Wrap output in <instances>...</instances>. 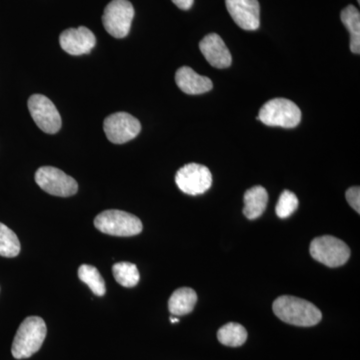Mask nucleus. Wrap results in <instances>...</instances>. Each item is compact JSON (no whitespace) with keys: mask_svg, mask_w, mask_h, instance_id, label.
Masks as SVG:
<instances>
[{"mask_svg":"<svg viewBox=\"0 0 360 360\" xmlns=\"http://www.w3.org/2000/svg\"><path fill=\"white\" fill-rule=\"evenodd\" d=\"M198 302V295L191 288H179L168 300V309L174 316L191 314Z\"/></svg>","mask_w":360,"mask_h":360,"instance_id":"16","label":"nucleus"},{"mask_svg":"<svg viewBox=\"0 0 360 360\" xmlns=\"http://www.w3.org/2000/svg\"><path fill=\"white\" fill-rule=\"evenodd\" d=\"M61 49L70 56H82L89 53L96 44V37L91 30L84 26L70 28L61 33L59 37Z\"/></svg>","mask_w":360,"mask_h":360,"instance_id":"12","label":"nucleus"},{"mask_svg":"<svg viewBox=\"0 0 360 360\" xmlns=\"http://www.w3.org/2000/svg\"><path fill=\"white\" fill-rule=\"evenodd\" d=\"M257 120L269 127L293 129L302 122V111L290 99L274 98L260 108Z\"/></svg>","mask_w":360,"mask_h":360,"instance_id":"3","label":"nucleus"},{"mask_svg":"<svg viewBox=\"0 0 360 360\" xmlns=\"http://www.w3.org/2000/svg\"><path fill=\"white\" fill-rule=\"evenodd\" d=\"M46 333V324L41 317L30 316L25 319L18 329L11 347L14 359H30L37 354L42 347Z\"/></svg>","mask_w":360,"mask_h":360,"instance_id":"2","label":"nucleus"},{"mask_svg":"<svg viewBox=\"0 0 360 360\" xmlns=\"http://www.w3.org/2000/svg\"><path fill=\"white\" fill-rule=\"evenodd\" d=\"M357 2H359H359H360V0H357Z\"/></svg>","mask_w":360,"mask_h":360,"instance_id":"26","label":"nucleus"},{"mask_svg":"<svg viewBox=\"0 0 360 360\" xmlns=\"http://www.w3.org/2000/svg\"><path fill=\"white\" fill-rule=\"evenodd\" d=\"M35 181L45 193L59 198L75 195L78 191L77 180L53 167H42L35 174Z\"/></svg>","mask_w":360,"mask_h":360,"instance_id":"7","label":"nucleus"},{"mask_svg":"<svg viewBox=\"0 0 360 360\" xmlns=\"http://www.w3.org/2000/svg\"><path fill=\"white\" fill-rule=\"evenodd\" d=\"M200 49L206 60L213 68L224 70L231 66V51L227 49L224 39L217 33H210L203 37L200 44Z\"/></svg>","mask_w":360,"mask_h":360,"instance_id":"13","label":"nucleus"},{"mask_svg":"<svg viewBox=\"0 0 360 360\" xmlns=\"http://www.w3.org/2000/svg\"><path fill=\"white\" fill-rule=\"evenodd\" d=\"M134 18V6L129 0H112L104 9L103 23L113 37L124 39L130 32Z\"/></svg>","mask_w":360,"mask_h":360,"instance_id":"6","label":"nucleus"},{"mask_svg":"<svg viewBox=\"0 0 360 360\" xmlns=\"http://www.w3.org/2000/svg\"><path fill=\"white\" fill-rule=\"evenodd\" d=\"M272 309L281 321L291 326L309 328L319 324L322 319L321 310L314 304L295 296H279Z\"/></svg>","mask_w":360,"mask_h":360,"instance_id":"1","label":"nucleus"},{"mask_svg":"<svg viewBox=\"0 0 360 360\" xmlns=\"http://www.w3.org/2000/svg\"><path fill=\"white\" fill-rule=\"evenodd\" d=\"M234 22L243 30L252 32L259 28L260 6L258 0H225Z\"/></svg>","mask_w":360,"mask_h":360,"instance_id":"11","label":"nucleus"},{"mask_svg":"<svg viewBox=\"0 0 360 360\" xmlns=\"http://www.w3.org/2000/svg\"><path fill=\"white\" fill-rule=\"evenodd\" d=\"M310 255L316 262L328 267L345 264L350 257L347 243L331 236H321L310 243Z\"/></svg>","mask_w":360,"mask_h":360,"instance_id":"5","label":"nucleus"},{"mask_svg":"<svg viewBox=\"0 0 360 360\" xmlns=\"http://www.w3.org/2000/svg\"><path fill=\"white\" fill-rule=\"evenodd\" d=\"M175 82L180 90L191 96L205 94L210 91L213 87L210 78L198 75L188 66H182L176 71Z\"/></svg>","mask_w":360,"mask_h":360,"instance_id":"14","label":"nucleus"},{"mask_svg":"<svg viewBox=\"0 0 360 360\" xmlns=\"http://www.w3.org/2000/svg\"><path fill=\"white\" fill-rule=\"evenodd\" d=\"M103 129L108 141L115 144L127 143L135 139L141 130L137 118L127 112L113 113L105 118Z\"/></svg>","mask_w":360,"mask_h":360,"instance_id":"10","label":"nucleus"},{"mask_svg":"<svg viewBox=\"0 0 360 360\" xmlns=\"http://www.w3.org/2000/svg\"><path fill=\"white\" fill-rule=\"evenodd\" d=\"M298 207V198L290 191H284L279 196L276 212L279 219H288Z\"/></svg>","mask_w":360,"mask_h":360,"instance_id":"22","label":"nucleus"},{"mask_svg":"<svg viewBox=\"0 0 360 360\" xmlns=\"http://www.w3.org/2000/svg\"><path fill=\"white\" fill-rule=\"evenodd\" d=\"M78 277L86 284L90 290L97 296H103L106 292L105 283L101 272L92 265L82 264L78 269Z\"/></svg>","mask_w":360,"mask_h":360,"instance_id":"19","label":"nucleus"},{"mask_svg":"<svg viewBox=\"0 0 360 360\" xmlns=\"http://www.w3.org/2000/svg\"><path fill=\"white\" fill-rule=\"evenodd\" d=\"M217 338L225 347H238L248 340V331L241 324L229 322L219 328Z\"/></svg>","mask_w":360,"mask_h":360,"instance_id":"18","label":"nucleus"},{"mask_svg":"<svg viewBox=\"0 0 360 360\" xmlns=\"http://www.w3.org/2000/svg\"><path fill=\"white\" fill-rule=\"evenodd\" d=\"M18 236L6 224L0 222V257H15L20 252Z\"/></svg>","mask_w":360,"mask_h":360,"instance_id":"21","label":"nucleus"},{"mask_svg":"<svg viewBox=\"0 0 360 360\" xmlns=\"http://www.w3.org/2000/svg\"><path fill=\"white\" fill-rule=\"evenodd\" d=\"M172 2L182 11H188L193 6L194 0H172Z\"/></svg>","mask_w":360,"mask_h":360,"instance_id":"24","label":"nucleus"},{"mask_svg":"<svg viewBox=\"0 0 360 360\" xmlns=\"http://www.w3.org/2000/svg\"><path fill=\"white\" fill-rule=\"evenodd\" d=\"M341 21L350 33V51L360 53V13L354 6H348L341 11Z\"/></svg>","mask_w":360,"mask_h":360,"instance_id":"17","label":"nucleus"},{"mask_svg":"<svg viewBox=\"0 0 360 360\" xmlns=\"http://www.w3.org/2000/svg\"><path fill=\"white\" fill-rule=\"evenodd\" d=\"M112 274L115 281L123 288H134L139 283V269L130 262H118L112 266Z\"/></svg>","mask_w":360,"mask_h":360,"instance_id":"20","label":"nucleus"},{"mask_svg":"<svg viewBox=\"0 0 360 360\" xmlns=\"http://www.w3.org/2000/svg\"><path fill=\"white\" fill-rule=\"evenodd\" d=\"M175 182L182 193L188 195H200L212 187V175L205 165L189 163L177 172Z\"/></svg>","mask_w":360,"mask_h":360,"instance_id":"8","label":"nucleus"},{"mask_svg":"<svg viewBox=\"0 0 360 360\" xmlns=\"http://www.w3.org/2000/svg\"><path fill=\"white\" fill-rule=\"evenodd\" d=\"M28 110L33 120L45 134H54L61 129V117L51 99L33 94L28 99Z\"/></svg>","mask_w":360,"mask_h":360,"instance_id":"9","label":"nucleus"},{"mask_svg":"<svg viewBox=\"0 0 360 360\" xmlns=\"http://www.w3.org/2000/svg\"><path fill=\"white\" fill-rule=\"evenodd\" d=\"M345 196H347V202L349 203V205L352 206V208L357 213H360V188L359 186L350 187L349 189H347V193H345Z\"/></svg>","mask_w":360,"mask_h":360,"instance_id":"23","label":"nucleus"},{"mask_svg":"<svg viewBox=\"0 0 360 360\" xmlns=\"http://www.w3.org/2000/svg\"><path fill=\"white\" fill-rule=\"evenodd\" d=\"M94 225L103 233L122 238L137 236L142 231V222L139 217L117 210L99 213L94 219Z\"/></svg>","mask_w":360,"mask_h":360,"instance_id":"4","label":"nucleus"},{"mask_svg":"<svg viewBox=\"0 0 360 360\" xmlns=\"http://www.w3.org/2000/svg\"><path fill=\"white\" fill-rule=\"evenodd\" d=\"M243 200H245L243 214L245 215L246 219H257L262 217L266 210L269 194L264 187L253 186L246 191Z\"/></svg>","mask_w":360,"mask_h":360,"instance_id":"15","label":"nucleus"},{"mask_svg":"<svg viewBox=\"0 0 360 360\" xmlns=\"http://www.w3.org/2000/svg\"><path fill=\"white\" fill-rule=\"evenodd\" d=\"M170 321H172V323H177V322H179V319L177 317H172Z\"/></svg>","mask_w":360,"mask_h":360,"instance_id":"25","label":"nucleus"}]
</instances>
